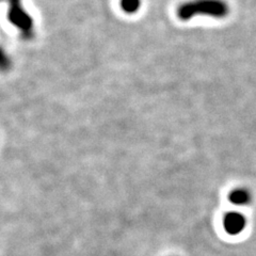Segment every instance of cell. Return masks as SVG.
<instances>
[{
    "label": "cell",
    "instance_id": "obj_3",
    "mask_svg": "<svg viewBox=\"0 0 256 256\" xmlns=\"http://www.w3.org/2000/svg\"><path fill=\"white\" fill-rule=\"evenodd\" d=\"M248 226L246 216L237 210L228 212L223 217V228L230 236H238L242 234Z\"/></svg>",
    "mask_w": 256,
    "mask_h": 256
},
{
    "label": "cell",
    "instance_id": "obj_4",
    "mask_svg": "<svg viewBox=\"0 0 256 256\" xmlns=\"http://www.w3.org/2000/svg\"><path fill=\"white\" fill-rule=\"evenodd\" d=\"M228 198L233 205L242 207L251 204L253 200V194L252 192L246 187H237L230 191Z\"/></svg>",
    "mask_w": 256,
    "mask_h": 256
},
{
    "label": "cell",
    "instance_id": "obj_2",
    "mask_svg": "<svg viewBox=\"0 0 256 256\" xmlns=\"http://www.w3.org/2000/svg\"><path fill=\"white\" fill-rule=\"evenodd\" d=\"M8 20L22 32L24 36L31 38L34 36V20L24 9L20 0H8Z\"/></svg>",
    "mask_w": 256,
    "mask_h": 256
},
{
    "label": "cell",
    "instance_id": "obj_1",
    "mask_svg": "<svg viewBox=\"0 0 256 256\" xmlns=\"http://www.w3.org/2000/svg\"><path fill=\"white\" fill-rule=\"evenodd\" d=\"M228 12L230 8L224 0H194L182 4L178 10V15L182 20H191L198 15L224 18Z\"/></svg>",
    "mask_w": 256,
    "mask_h": 256
},
{
    "label": "cell",
    "instance_id": "obj_5",
    "mask_svg": "<svg viewBox=\"0 0 256 256\" xmlns=\"http://www.w3.org/2000/svg\"><path fill=\"white\" fill-rule=\"evenodd\" d=\"M121 6L127 13H134L139 10L140 0H122Z\"/></svg>",
    "mask_w": 256,
    "mask_h": 256
}]
</instances>
